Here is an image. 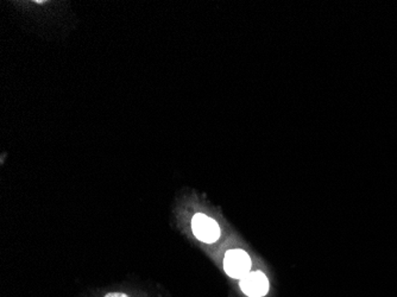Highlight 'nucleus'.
I'll return each instance as SVG.
<instances>
[{
  "instance_id": "nucleus-1",
  "label": "nucleus",
  "mask_w": 397,
  "mask_h": 297,
  "mask_svg": "<svg viewBox=\"0 0 397 297\" xmlns=\"http://www.w3.org/2000/svg\"><path fill=\"white\" fill-rule=\"evenodd\" d=\"M224 268L229 277L242 280L251 270V260L243 250H229L226 253Z\"/></svg>"
},
{
  "instance_id": "nucleus-2",
  "label": "nucleus",
  "mask_w": 397,
  "mask_h": 297,
  "mask_svg": "<svg viewBox=\"0 0 397 297\" xmlns=\"http://www.w3.org/2000/svg\"><path fill=\"white\" fill-rule=\"evenodd\" d=\"M192 228L197 239L212 244L220 237V228L217 221L205 214H197L193 218Z\"/></svg>"
},
{
  "instance_id": "nucleus-3",
  "label": "nucleus",
  "mask_w": 397,
  "mask_h": 297,
  "mask_svg": "<svg viewBox=\"0 0 397 297\" xmlns=\"http://www.w3.org/2000/svg\"><path fill=\"white\" fill-rule=\"evenodd\" d=\"M241 288L249 297H262L269 290V282L261 271L249 273L241 280Z\"/></svg>"
},
{
  "instance_id": "nucleus-4",
  "label": "nucleus",
  "mask_w": 397,
  "mask_h": 297,
  "mask_svg": "<svg viewBox=\"0 0 397 297\" xmlns=\"http://www.w3.org/2000/svg\"><path fill=\"white\" fill-rule=\"evenodd\" d=\"M105 297H129L127 294L124 293H108Z\"/></svg>"
}]
</instances>
